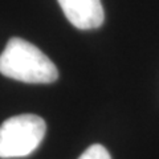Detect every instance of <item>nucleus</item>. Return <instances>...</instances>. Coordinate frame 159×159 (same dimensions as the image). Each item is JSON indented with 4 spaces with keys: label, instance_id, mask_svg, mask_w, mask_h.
I'll list each match as a JSON object with an SVG mask.
<instances>
[{
    "label": "nucleus",
    "instance_id": "f257e3e1",
    "mask_svg": "<svg viewBox=\"0 0 159 159\" xmlns=\"http://www.w3.org/2000/svg\"><path fill=\"white\" fill-rule=\"evenodd\" d=\"M0 73L27 84H51L58 77V70L47 54L20 37L8 40L0 54Z\"/></svg>",
    "mask_w": 159,
    "mask_h": 159
},
{
    "label": "nucleus",
    "instance_id": "f03ea898",
    "mask_svg": "<svg viewBox=\"0 0 159 159\" xmlns=\"http://www.w3.org/2000/svg\"><path fill=\"white\" fill-rule=\"evenodd\" d=\"M45 121L34 114H21L0 125V158H23L32 154L43 142Z\"/></svg>",
    "mask_w": 159,
    "mask_h": 159
},
{
    "label": "nucleus",
    "instance_id": "7ed1b4c3",
    "mask_svg": "<svg viewBox=\"0 0 159 159\" xmlns=\"http://www.w3.org/2000/svg\"><path fill=\"white\" fill-rule=\"evenodd\" d=\"M66 19L78 29H94L103 23L101 0H57Z\"/></svg>",
    "mask_w": 159,
    "mask_h": 159
},
{
    "label": "nucleus",
    "instance_id": "20e7f679",
    "mask_svg": "<svg viewBox=\"0 0 159 159\" xmlns=\"http://www.w3.org/2000/svg\"><path fill=\"white\" fill-rule=\"evenodd\" d=\"M78 159H111V157L102 145H92L80 155Z\"/></svg>",
    "mask_w": 159,
    "mask_h": 159
}]
</instances>
